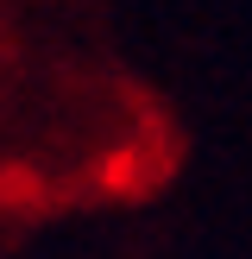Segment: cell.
Wrapping results in <instances>:
<instances>
[{"instance_id": "cell-1", "label": "cell", "mask_w": 252, "mask_h": 259, "mask_svg": "<svg viewBox=\"0 0 252 259\" xmlns=\"http://www.w3.org/2000/svg\"><path fill=\"white\" fill-rule=\"evenodd\" d=\"M176 171V120L82 7L0 0V228L139 202Z\"/></svg>"}]
</instances>
